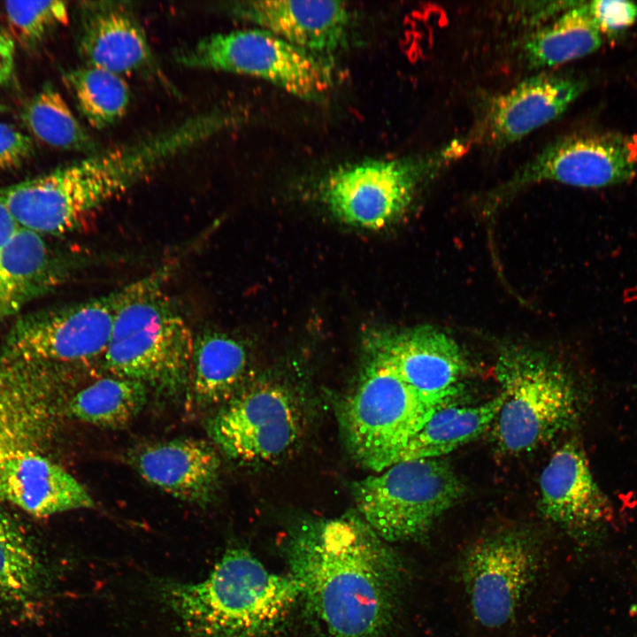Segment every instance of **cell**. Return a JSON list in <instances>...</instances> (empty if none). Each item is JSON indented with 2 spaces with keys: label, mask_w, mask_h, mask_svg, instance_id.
Returning a JSON list of instances; mask_svg holds the SVG:
<instances>
[{
  "label": "cell",
  "mask_w": 637,
  "mask_h": 637,
  "mask_svg": "<svg viewBox=\"0 0 637 637\" xmlns=\"http://www.w3.org/2000/svg\"><path fill=\"white\" fill-rule=\"evenodd\" d=\"M355 388L340 408L346 446L361 465L380 472L438 409L403 380L373 346Z\"/></svg>",
  "instance_id": "cell-6"
},
{
  "label": "cell",
  "mask_w": 637,
  "mask_h": 637,
  "mask_svg": "<svg viewBox=\"0 0 637 637\" xmlns=\"http://www.w3.org/2000/svg\"><path fill=\"white\" fill-rule=\"evenodd\" d=\"M455 144L429 156L366 159L339 165L321 185V198L337 219L378 229L411 204L419 185L456 155Z\"/></svg>",
  "instance_id": "cell-10"
},
{
  "label": "cell",
  "mask_w": 637,
  "mask_h": 637,
  "mask_svg": "<svg viewBox=\"0 0 637 637\" xmlns=\"http://www.w3.org/2000/svg\"><path fill=\"white\" fill-rule=\"evenodd\" d=\"M0 500L40 518L94 506L82 484L35 450L19 451L0 463Z\"/></svg>",
  "instance_id": "cell-21"
},
{
  "label": "cell",
  "mask_w": 637,
  "mask_h": 637,
  "mask_svg": "<svg viewBox=\"0 0 637 637\" xmlns=\"http://www.w3.org/2000/svg\"><path fill=\"white\" fill-rule=\"evenodd\" d=\"M391 368L424 397L451 403L470 362L449 334L420 326L380 339L374 346Z\"/></svg>",
  "instance_id": "cell-14"
},
{
  "label": "cell",
  "mask_w": 637,
  "mask_h": 637,
  "mask_svg": "<svg viewBox=\"0 0 637 637\" xmlns=\"http://www.w3.org/2000/svg\"><path fill=\"white\" fill-rule=\"evenodd\" d=\"M304 408L297 393L283 382H253L229 399L209 424V433L229 457L246 464L283 458L304 432Z\"/></svg>",
  "instance_id": "cell-11"
},
{
  "label": "cell",
  "mask_w": 637,
  "mask_h": 637,
  "mask_svg": "<svg viewBox=\"0 0 637 637\" xmlns=\"http://www.w3.org/2000/svg\"><path fill=\"white\" fill-rule=\"evenodd\" d=\"M20 228L0 198V252Z\"/></svg>",
  "instance_id": "cell-34"
},
{
  "label": "cell",
  "mask_w": 637,
  "mask_h": 637,
  "mask_svg": "<svg viewBox=\"0 0 637 637\" xmlns=\"http://www.w3.org/2000/svg\"><path fill=\"white\" fill-rule=\"evenodd\" d=\"M637 173V135L586 134L564 137L544 149L501 190L554 181L598 188L630 180Z\"/></svg>",
  "instance_id": "cell-13"
},
{
  "label": "cell",
  "mask_w": 637,
  "mask_h": 637,
  "mask_svg": "<svg viewBox=\"0 0 637 637\" xmlns=\"http://www.w3.org/2000/svg\"><path fill=\"white\" fill-rule=\"evenodd\" d=\"M168 272L124 287L103 357L111 375L175 395L189 387L194 334L163 289Z\"/></svg>",
  "instance_id": "cell-4"
},
{
  "label": "cell",
  "mask_w": 637,
  "mask_h": 637,
  "mask_svg": "<svg viewBox=\"0 0 637 637\" xmlns=\"http://www.w3.org/2000/svg\"><path fill=\"white\" fill-rule=\"evenodd\" d=\"M48 587V573L38 554L0 509V599L27 609L42 598Z\"/></svg>",
  "instance_id": "cell-25"
},
{
  "label": "cell",
  "mask_w": 637,
  "mask_h": 637,
  "mask_svg": "<svg viewBox=\"0 0 637 637\" xmlns=\"http://www.w3.org/2000/svg\"><path fill=\"white\" fill-rule=\"evenodd\" d=\"M502 403L503 396L499 393L479 404L460 406L450 403L438 409L403 446L394 464L440 458L470 442L493 425Z\"/></svg>",
  "instance_id": "cell-23"
},
{
  "label": "cell",
  "mask_w": 637,
  "mask_h": 637,
  "mask_svg": "<svg viewBox=\"0 0 637 637\" xmlns=\"http://www.w3.org/2000/svg\"><path fill=\"white\" fill-rule=\"evenodd\" d=\"M602 42L587 3H579L531 35L524 46V56L533 68H549L591 54Z\"/></svg>",
  "instance_id": "cell-26"
},
{
  "label": "cell",
  "mask_w": 637,
  "mask_h": 637,
  "mask_svg": "<svg viewBox=\"0 0 637 637\" xmlns=\"http://www.w3.org/2000/svg\"><path fill=\"white\" fill-rule=\"evenodd\" d=\"M285 551L300 598L327 637H382L388 630L405 568L357 510L301 520Z\"/></svg>",
  "instance_id": "cell-1"
},
{
  "label": "cell",
  "mask_w": 637,
  "mask_h": 637,
  "mask_svg": "<svg viewBox=\"0 0 637 637\" xmlns=\"http://www.w3.org/2000/svg\"><path fill=\"white\" fill-rule=\"evenodd\" d=\"M585 82L560 73L530 77L493 100L481 124L485 142L503 146L557 119L582 93Z\"/></svg>",
  "instance_id": "cell-19"
},
{
  "label": "cell",
  "mask_w": 637,
  "mask_h": 637,
  "mask_svg": "<svg viewBox=\"0 0 637 637\" xmlns=\"http://www.w3.org/2000/svg\"><path fill=\"white\" fill-rule=\"evenodd\" d=\"M154 588L191 637H262L300 599L289 574L270 572L242 548L226 549L198 583L161 579Z\"/></svg>",
  "instance_id": "cell-3"
},
{
  "label": "cell",
  "mask_w": 637,
  "mask_h": 637,
  "mask_svg": "<svg viewBox=\"0 0 637 637\" xmlns=\"http://www.w3.org/2000/svg\"><path fill=\"white\" fill-rule=\"evenodd\" d=\"M123 293L124 288L21 318L9 332L2 361L57 366L104 357Z\"/></svg>",
  "instance_id": "cell-12"
},
{
  "label": "cell",
  "mask_w": 637,
  "mask_h": 637,
  "mask_svg": "<svg viewBox=\"0 0 637 637\" xmlns=\"http://www.w3.org/2000/svg\"><path fill=\"white\" fill-rule=\"evenodd\" d=\"M32 151L29 136L10 124L0 122V170L19 166Z\"/></svg>",
  "instance_id": "cell-32"
},
{
  "label": "cell",
  "mask_w": 637,
  "mask_h": 637,
  "mask_svg": "<svg viewBox=\"0 0 637 637\" xmlns=\"http://www.w3.org/2000/svg\"><path fill=\"white\" fill-rule=\"evenodd\" d=\"M148 388L142 382L110 376L77 392L66 411L76 419L104 428H119L130 423L147 402Z\"/></svg>",
  "instance_id": "cell-27"
},
{
  "label": "cell",
  "mask_w": 637,
  "mask_h": 637,
  "mask_svg": "<svg viewBox=\"0 0 637 637\" xmlns=\"http://www.w3.org/2000/svg\"><path fill=\"white\" fill-rule=\"evenodd\" d=\"M53 277L42 236L20 227L0 252V323L21 309Z\"/></svg>",
  "instance_id": "cell-24"
},
{
  "label": "cell",
  "mask_w": 637,
  "mask_h": 637,
  "mask_svg": "<svg viewBox=\"0 0 637 637\" xmlns=\"http://www.w3.org/2000/svg\"><path fill=\"white\" fill-rule=\"evenodd\" d=\"M495 375L503 403L493 434L504 453L531 451L571 428L580 411L568 370L529 348L510 345L499 353Z\"/></svg>",
  "instance_id": "cell-5"
},
{
  "label": "cell",
  "mask_w": 637,
  "mask_h": 637,
  "mask_svg": "<svg viewBox=\"0 0 637 637\" xmlns=\"http://www.w3.org/2000/svg\"><path fill=\"white\" fill-rule=\"evenodd\" d=\"M52 367L2 361L0 463L19 451H37L51 432L57 414Z\"/></svg>",
  "instance_id": "cell-16"
},
{
  "label": "cell",
  "mask_w": 637,
  "mask_h": 637,
  "mask_svg": "<svg viewBox=\"0 0 637 637\" xmlns=\"http://www.w3.org/2000/svg\"><path fill=\"white\" fill-rule=\"evenodd\" d=\"M357 511L386 542L423 537L465 487L442 457L395 463L353 484Z\"/></svg>",
  "instance_id": "cell-7"
},
{
  "label": "cell",
  "mask_w": 637,
  "mask_h": 637,
  "mask_svg": "<svg viewBox=\"0 0 637 637\" xmlns=\"http://www.w3.org/2000/svg\"><path fill=\"white\" fill-rule=\"evenodd\" d=\"M239 19L326 58L346 42L351 12L342 1L246 0L222 7Z\"/></svg>",
  "instance_id": "cell-15"
},
{
  "label": "cell",
  "mask_w": 637,
  "mask_h": 637,
  "mask_svg": "<svg viewBox=\"0 0 637 637\" xmlns=\"http://www.w3.org/2000/svg\"><path fill=\"white\" fill-rule=\"evenodd\" d=\"M247 365V351L235 338L214 329L195 334L188 388L196 403H226L239 390Z\"/></svg>",
  "instance_id": "cell-22"
},
{
  "label": "cell",
  "mask_w": 637,
  "mask_h": 637,
  "mask_svg": "<svg viewBox=\"0 0 637 637\" xmlns=\"http://www.w3.org/2000/svg\"><path fill=\"white\" fill-rule=\"evenodd\" d=\"M14 65V44L0 32V85L11 78Z\"/></svg>",
  "instance_id": "cell-33"
},
{
  "label": "cell",
  "mask_w": 637,
  "mask_h": 637,
  "mask_svg": "<svg viewBox=\"0 0 637 637\" xmlns=\"http://www.w3.org/2000/svg\"><path fill=\"white\" fill-rule=\"evenodd\" d=\"M78 49L85 65L121 76L157 71L146 33L127 3H81Z\"/></svg>",
  "instance_id": "cell-18"
},
{
  "label": "cell",
  "mask_w": 637,
  "mask_h": 637,
  "mask_svg": "<svg viewBox=\"0 0 637 637\" xmlns=\"http://www.w3.org/2000/svg\"><path fill=\"white\" fill-rule=\"evenodd\" d=\"M540 495L542 514L572 532L599 528L612 517L611 503L576 440L563 443L550 457L541 473Z\"/></svg>",
  "instance_id": "cell-17"
},
{
  "label": "cell",
  "mask_w": 637,
  "mask_h": 637,
  "mask_svg": "<svg viewBox=\"0 0 637 637\" xmlns=\"http://www.w3.org/2000/svg\"><path fill=\"white\" fill-rule=\"evenodd\" d=\"M21 118L28 131L48 146L89 155L98 152L96 142L50 84L27 103Z\"/></svg>",
  "instance_id": "cell-28"
},
{
  "label": "cell",
  "mask_w": 637,
  "mask_h": 637,
  "mask_svg": "<svg viewBox=\"0 0 637 637\" xmlns=\"http://www.w3.org/2000/svg\"><path fill=\"white\" fill-rule=\"evenodd\" d=\"M65 81L93 128H106L125 116L130 89L121 75L85 65L67 72Z\"/></svg>",
  "instance_id": "cell-29"
},
{
  "label": "cell",
  "mask_w": 637,
  "mask_h": 637,
  "mask_svg": "<svg viewBox=\"0 0 637 637\" xmlns=\"http://www.w3.org/2000/svg\"><path fill=\"white\" fill-rule=\"evenodd\" d=\"M4 106L0 104V111H4Z\"/></svg>",
  "instance_id": "cell-35"
},
{
  "label": "cell",
  "mask_w": 637,
  "mask_h": 637,
  "mask_svg": "<svg viewBox=\"0 0 637 637\" xmlns=\"http://www.w3.org/2000/svg\"><path fill=\"white\" fill-rule=\"evenodd\" d=\"M132 460L143 480L182 501L204 505L217 492L220 460L204 441L174 439L148 444Z\"/></svg>",
  "instance_id": "cell-20"
},
{
  "label": "cell",
  "mask_w": 637,
  "mask_h": 637,
  "mask_svg": "<svg viewBox=\"0 0 637 637\" xmlns=\"http://www.w3.org/2000/svg\"><path fill=\"white\" fill-rule=\"evenodd\" d=\"M190 147L188 131L175 126L6 187L0 198L21 228L64 234Z\"/></svg>",
  "instance_id": "cell-2"
},
{
  "label": "cell",
  "mask_w": 637,
  "mask_h": 637,
  "mask_svg": "<svg viewBox=\"0 0 637 637\" xmlns=\"http://www.w3.org/2000/svg\"><path fill=\"white\" fill-rule=\"evenodd\" d=\"M4 11L13 36L27 48L39 44L69 19L68 8L62 1H7Z\"/></svg>",
  "instance_id": "cell-30"
},
{
  "label": "cell",
  "mask_w": 637,
  "mask_h": 637,
  "mask_svg": "<svg viewBox=\"0 0 637 637\" xmlns=\"http://www.w3.org/2000/svg\"><path fill=\"white\" fill-rule=\"evenodd\" d=\"M174 58L189 68L258 78L309 101L324 99L334 84L327 58L257 27L207 35L177 50Z\"/></svg>",
  "instance_id": "cell-9"
},
{
  "label": "cell",
  "mask_w": 637,
  "mask_h": 637,
  "mask_svg": "<svg viewBox=\"0 0 637 637\" xmlns=\"http://www.w3.org/2000/svg\"><path fill=\"white\" fill-rule=\"evenodd\" d=\"M545 564L541 541L518 527L486 534L462 554L457 574L474 625L495 633L510 625Z\"/></svg>",
  "instance_id": "cell-8"
},
{
  "label": "cell",
  "mask_w": 637,
  "mask_h": 637,
  "mask_svg": "<svg viewBox=\"0 0 637 637\" xmlns=\"http://www.w3.org/2000/svg\"><path fill=\"white\" fill-rule=\"evenodd\" d=\"M587 9L602 34H616L637 19V4L630 1H593L587 3Z\"/></svg>",
  "instance_id": "cell-31"
}]
</instances>
